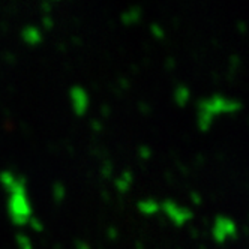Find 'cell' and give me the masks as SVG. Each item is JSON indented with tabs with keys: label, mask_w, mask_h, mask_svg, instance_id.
<instances>
[{
	"label": "cell",
	"mask_w": 249,
	"mask_h": 249,
	"mask_svg": "<svg viewBox=\"0 0 249 249\" xmlns=\"http://www.w3.org/2000/svg\"><path fill=\"white\" fill-rule=\"evenodd\" d=\"M69 105L75 116H84L90 108V95L83 86H72L69 89Z\"/></svg>",
	"instance_id": "3957f363"
},
{
	"label": "cell",
	"mask_w": 249,
	"mask_h": 249,
	"mask_svg": "<svg viewBox=\"0 0 249 249\" xmlns=\"http://www.w3.org/2000/svg\"><path fill=\"white\" fill-rule=\"evenodd\" d=\"M189 96H191V92L186 86H177L176 90H174V102L180 107H185L186 102L189 101Z\"/></svg>",
	"instance_id": "5b68a950"
},
{
	"label": "cell",
	"mask_w": 249,
	"mask_h": 249,
	"mask_svg": "<svg viewBox=\"0 0 249 249\" xmlns=\"http://www.w3.org/2000/svg\"><path fill=\"white\" fill-rule=\"evenodd\" d=\"M242 108L240 101L234 98H228L224 95H212L203 98L197 104L195 110V123L201 132H207L212 129L215 123L222 116L236 114Z\"/></svg>",
	"instance_id": "7a4b0ae2"
},
{
	"label": "cell",
	"mask_w": 249,
	"mask_h": 249,
	"mask_svg": "<svg viewBox=\"0 0 249 249\" xmlns=\"http://www.w3.org/2000/svg\"><path fill=\"white\" fill-rule=\"evenodd\" d=\"M51 2H57V0H51Z\"/></svg>",
	"instance_id": "8992f818"
},
{
	"label": "cell",
	"mask_w": 249,
	"mask_h": 249,
	"mask_svg": "<svg viewBox=\"0 0 249 249\" xmlns=\"http://www.w3.org/2000/svg\"><path fill=\"white\" fill-rule=\"evenodd\" d=\"M21 39L30 45V47H35V45H39L42 42V33L38 27L35 26H27L21 30Z\"/></svg>",
	"instance_id": "277c9868"
},
{
	"label": "cell",
	"mask_w": 249,
	"mask_h": 249,
	"mask_svg": "<svg viewBox=\"0 0 249 249\" xmlns=\"http://www.w3.org/2000/svg\"><path fill=\"white\" fill-rule=\"evenodd\" d=\"M0 185L8 194V209L14 222L24 224L32 216L27 183L24 177L12 170L0 171Z\"/></svg>",
	"instance_id": "6da1fadb"
}]
</instances>
